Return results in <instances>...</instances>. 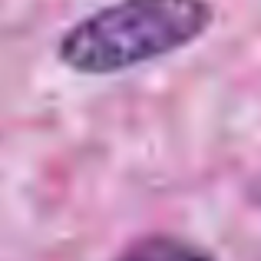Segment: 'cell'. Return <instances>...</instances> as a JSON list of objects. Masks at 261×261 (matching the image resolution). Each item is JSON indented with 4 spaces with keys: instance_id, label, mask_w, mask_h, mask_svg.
Returning a JSON list of instances; mask_svg holds the SVG:
<instances>
[{
    "instance_id": "7a4b0ae2",
    "label": "cell",
    "mask_w": 261,
    "mask_h": 261,
    "mask_svg": "<svg viewBox=\"0 0 261 261\" xmlns=\"http://www.w3.org/2000/svg\"><path fill=\"white\" fill-rule=\"evenodd\" d=\"M116 261H218V258L202 251L198 245L178 238V235L152 231V235H142L136 242H129L116 255Z\"/></svg>"
},
{
    "instance_id": "6da1fadb",
    "label": "cell",
    "mask_w": 261,
    "mask_h": 261,
    "mask_svg": "<svg viewBox=\"0 0 261 261\" xmlns=\"http://www.w3.org/2000/svg\"><path fill=\"white\" fill-rule=\"evenodd\" d=\"M212 27V0H116L60 37L57 60L83 76H116L185 50Z\"/></svg>"
}]
</instances>
